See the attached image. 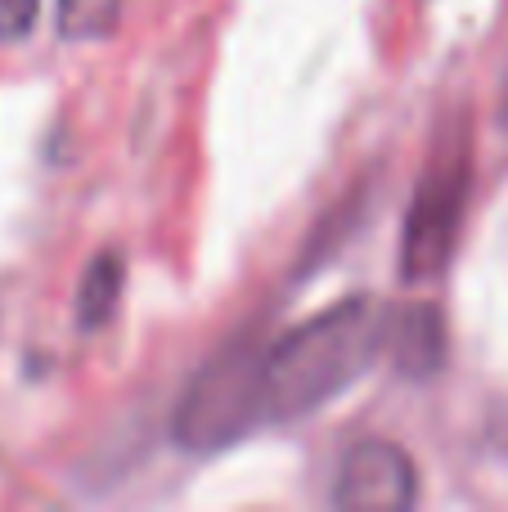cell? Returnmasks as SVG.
<instances>
[{"mask_svg":"<svg viewBox=\"0 0 508 512\" xmlns=\"http://www.w3.org/2000/svg\"><path fill=\"white\" fill-rule=\"evenodd\" d=\"M446 315L432 301H405L383 310V360L405 378H432L446 364Z\"/></svg>","mask_w":508,"mask_h":512,"instance_id":"obj_5","label":"cell"},{"mask_svg":"<svg viewBox=\"0 0 508 512\" xmlns=\"http://www.w3.org/2000/svg\"><path fill=\"white\" fill-rule=\"evenodd\" d=\"M419 504V468L392 441H360L347 450L333 481V508L369 512V508H414Z\"/></svg>","mask_w":508,"mask_h":512,"instance_id":"obj_4","label":"cell"},{"mask_svg":"<svg viewBox=\"0 0 508 512\" xmlns=\"http://www.w3.org/2000/svg\"><path fill=\"white\" fill-rule=\"evenodd\" d=\"M41 0H0V41H23L36 27Z\"/></svg>","mask_w":508,"mask_h":512,"instance_id":"obj_8","label":"cell"},{"mask_svg":"<svg viewBox=\"0 0 508 512\" xmlns=\"http://www.w3.org/2000/svg\"><path fill=\"white\" fill-rule=\"evenodd\" d=\"M383 360V306L347 297L302 319L275 342H261V418L297 423L360 382Z\"/></svg>","mask_w":508,"mask_h":512,"instance_id":"obj_1","label":"cell"},{"mask_svg":"<svg viewBox=\"0 0 508 512\" xmlns=\"http://www.w3.org/2000/svg\"><path fill=\"white\" fill-rule=\"evenodd\" d=\"M122 283H126V261L122 252H99L86 265L77 283V324L86 333H99L108 319L117 315V301H122Z\"/></svg>","mask_w":508,"mask_h":512,"instance_id":"obj_6","label":"cell"},{"mask_svg":"<svg viewBox=\"0 0 508 512\" xmlns=\"http://www.w3.org/2000/svg\"><path fill=\"white\" fill-rule=\"evenodd\" d=\"M252 427H266L261 418V342L243 337V342L225 346L189 391L180 396L176 418H171V436L176 445L194 454H221L239 445Z\"/></svg>","mask_w":508,"mask_h":512,"instance_id":"obj_2","label":"cell"},{"mask_svg":"<svg viewBox=\"0 0 508 512\" xmlns=\"http://www.w3.org/2000/svg\"><path fill=\"white\" fill-rule=\"evenodd\" d=\"M122 18V0H59V36L72 45L108 41Z\"/></svg>","mask_w":508,"mask_h":512,"instance_id":"obj_7","label":"cell"},{"mask_svg":"<svg viewBox=\"0 0 508 512\" xmlns=\"http://www.w3.org/2000/svg\"><path fill=\"white\" fill-rule=\"evenodd\" d=\"M468 194H473V144H468L464 126H450L441 135V144L432 149L428 167L414 185L410 216H405L401 274L410 283L437 279L450 265L459 230H464Z\"/></svg>","mask_w":508,"mask_h":512,"instance_id":"obj_3","label":"cell"}]
</instances>
